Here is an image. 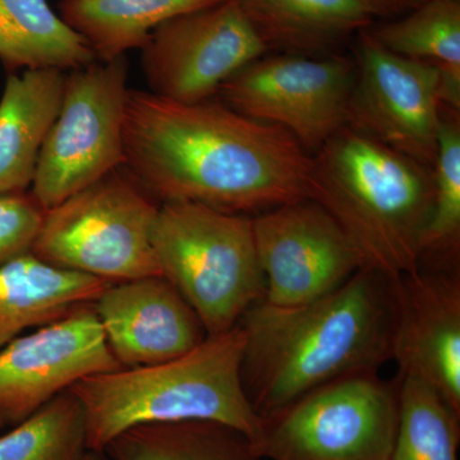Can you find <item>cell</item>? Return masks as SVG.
I'll use <instances>...</instances> for the list:
<instances>
[{"label":"cell","instance_id":"6da1fadb","mask_svg":"<svg viewBox=\"0 0 460 460\" xmlns=\"http://www.w3.org/2000/svg\"><path fill=\"white\" fill-rule=\"evenodd\" d=\"M122 168L160 205L256 215L311 199L313 154L281 127L215 98L172 102L128 89Z\"/></svg>","mask_w":460,"mask_h":460},{"label":"cell","instance_id":"7a4b0ae2","mask_svg":"<svg viewBox=\"0 0 460 460\" xmlns=\"http://www.w3.org/2000/svg\"><path fill=\"white\" fill-rule=\"evenodd\" d=\"M399 278L366 266L329 295L295 307L248 308L241 377L260 419L305 393L393 361Z\"/></svg>","mask_w":460,"mask_h":460},{"label":"cell","instance_id":"3957f363","mask_svg":"<svg viewBox=\"0 0 460 460\" xmlns=\"http://www.w3.org/2000/svg\"><path fill=\"white\" fill-rule=\"evenodd\" d=\"M313 157L311 199L337 220L365 265L396 278L416 271L434 168L348 126Z\"/></svg>","mask_w":460,"mask_h":460},{"label":"cell","instance_id":"277c9868","mask_svg":"<svg viewBox=\"0 0 460 460\" xmlns=\"http://www.w3.org/2000/svg\"><path fill=\"white\" fill-rule=\"evenodd\" d=\"M244 334L241 326L208 335L180 358L93 375L71 392L83 404L87 447L102 453L127 429L154 423L214 420L255 441L261 419L241 377Z\"/></svg>","mask_w":460,"mask_h":460},{"label":"cell","instance_id":"5b68a950","mask_svg":"<svg viewBox=\"0 0 460 460\" xmlns=\"http://www.w3.org/2000/svg\"><path fill=\"white\" fill-rule=\"evenodd\" d=\"M151 243L160 274L189 302L208 335L234 329L263 298L252 217L166 202L159 206Z\"/></svg>","mask_w":460,"mask_h":460},{"label":"cell","instance_id":"8992f818","mask_svg":"<svg viewBox=\"0 0 460 460\" xmlns=\"http://www.w3.org/2000/svg\"><path fill=\"white\" fill-rule=\"evenodd\" d=\"M159 206L120 166L47 210L31 253L109 283L162 275L151 243Z\"/></svg>","mask_w":460,"mask_h":460},{"label":"cell","instance_id":"52a82bcc","mask_svg":"<svg viewBox=\"0 0 460 460\" xmlns=\"http://www.w3.org/2000/svg\"><path fill=\"white\" fill-rule=\"evenodd\" d=\"M401 377L353 375L316 387L261 419L263 460H390Z\"/></svg>","mask_w":460,"mask_h":460},{"label":"cell","instance_id":"ba28073f","mask_svg":"<svg viewBox=\"0 0 460 460\" xmlns=\"http://www.w3.org/2000/svg\"><path fill=\"white\" fill-rule=\"evenodd\" d=\"M126 57L66 72L62 107L42 145L33 198L49 210L123 165Z\"/></svg>","mask_w":460,"mask_h":460},{"label":"cell","instance_id":"9c48e42d","mask_svg":"<svg viewBox=\"0 0 460 460\" xmlns=\"http://www.w3.org/2000/svg\"><path fill=\"white\" fill-rule=\"evenodd\" d=\"M354 80L356 62L348 58L262 56L217 96L238 113L286 129L314 155L347 127Z\"/></svg>","mask_w":460,"mask_h":460},{"label":"cell","instance_id":"30bf717a","mask_svg":"<svg viewBox=\"0 0 460 460\" xmlns=\"http://www.w3.org/2000/svg\"><path fill=\"white\" fill-rule=\"evenodd\" d=\"M443 111L435 66L387 50L368 30L358 32L348 127L434 168Z\"/></svg>","mask_w":460,"mask_h":460},{"label":"cell","instance_id":"8fae6325","mask_svg":"<svg viewBox=\"0 0 460 460\" xmlns=\"http://www.w3.org/2000/svg\"><path fill=\"white\" fill-rule=\"evenodd\" d=\"M266 51L238 0H224L162 23L142 48L141 66L150 93L199 102Z\"/></svg>","mask_w":460,"mask_h":460},{"label":"cell","instance_id":"7c38bea8","mask_svg":"<svg viewBox=\"0 0 460 460\" xmlns=\"http://www.w3.org/2000/svg\"><path fill=\"white\" fill-rule=\"evenodd\" d=\"M263 301L295 307L329 295L366 268L352 241L325 208L299 199L252 217Z\"/></svg>","mask_w":460,"mask_h":460},{"label":"cell","instance_id":"4fadbf2b","mask_svg":"<svg viewBox=\"0 0 460 460\" xmlns=\"http://www.w3.org/2000/svg\"><path fill=\"white\" fill-rule=\"evenodd\" d=\"M119 368L93 305H78L0 349V422L17 425L78 381Z\"/></svg>","mask_w":460,"mask_h":460},{"label":"cell","instance_id":"5bb4252c","mask_svg":"<svg viewBox=\"0 0 460 460\" xmlns=\"http://www.w3.org/2000/svg\"><path fill=\"white\" fill-rule=\"evenodd\" d=\"M393 361L399 376L432 387L460 416V271L419 268L399 278Z\"/></svg>","mask_w":460,"mask_h":460},{"label":"cell","instance_id":"9a60e30c","mask_svg":"<svg viewBox=\"0 0 460 460\" xmlns=\"http://www.w3.org/2000/svg\"><path fill=\"white\" fill-rule=\"evenodd\" d=\"M93 305L124 368L180 358L208 338L198 314L162 275L109 284Z\"/></svg>","mask_w":460,"mask_h":460},{"label":"cell","instance_id":"2e32d148","mask_svg":"<svg viewBox=\"0 0 460 460\" xmlns=\"http://www.w3.org/2000/svg\"><path fill=\"white\" fill-rule=\"evenodd\" d=\"M65 80L66 72L54 68L8 75L0 98V193L31 186L42 145L62 107Z\"/></svg>","mask_w":460,"mask_h":460},{"label":"cell","instance_id":"e0dca14e","mask_svg":"<svg viewBox=\"0 0 460 460\" xmlns=\"http://www.w3.org/2000/svg\"><path fill=\"white\" fill-rule=\"evenodd\" d=\"M109 281L66 270L33 255L17 257L0 268V349L25 330L40 328L93 304Z\"/></svg>","mask_w":460,"mask_h":460},{"label":"cell","instance_id":"ac0fdd59","mask_svg":"<svg viewBox=\"0 0 460 460\" xmlns=\"http://www.w3.org/2000/svg\"><path fill=\"white\" fill-rule=\"evenodd\" d=\"M266 50L323 56L354 32L370 29L365 0H238Z\"/></svg>","mask_w":460,"mask_h":460},{"label":"cell","instance_id":"d6986e66","mask_svg":"<svg viewBox=\"0 0 460 460\" xmlns=\"http://www.w3.org/2000/svg\"><path fill=\"white\" fill-rule=\"evenodd\" d=\"M224 0H60L59 16L83 36L100 62L142 49L151 33L172 17Z\"/></svg>","mask_w":460,"mask_h":460},{"label":"cell","instance_id":"ffe728a7","mask_svg":"<svg viewBox=\"0 0 460 460\" xmlns=\"http://www.w3.org/2000/svg\"><path fill=\"white\" fill-rule=\"evenodd\" d=\"M96 60L83 36L48 0H0V62L9 74L47 68L66 72Z\"/></svg>","mask_w":460,"mask_h":460},{"label":"cell","instance_id":"44dd1931","mask_svg":"<svg viewBox=\"0 0 460 460\" xmlns=\"http://www.w3.org/2000/svg\"><path fill=\"white\" fill-rule=\"evenodd\" d=\"M102 454L107 460H263L247 435L214 420L137 426Z\"/></svg>","mask_w":460,"mask_h":460},{"label":"cell","instance_id":"7402d4cb","mask_svg":"<svg viewBox=\"0 0 460 460\" xmlns=\"http://www.w3.org/2000/svg\"><path fill=\"white\" fill-rule=\"evenodd\" d=\"M367 30L387 50L435 66L444 107L460 111V2L428 0L402 20Z\"/></svg>","mask_w":460,"mask_h":460},{"label":"cell","instance_id":"603a6c76","mask_svg":"<svg viewBox=\"0 0 460 460\" xmlns=\"http://www.w3.org/2000/svg\"><path fill=\"white\" fill-rule=\"evenodd\" d=\"M434 202L422 242L420 269L460 271L459 111L444 107L434 165Z\"/></svg>","mask_w":460,"mask_h":460},{"label":"cell","instance_id":"cb8c5ba5","mask_svg":"<svg viewBox=\"0 0 460 460\" xmlns=\"http://www.w3.org/2000/svg\"><path fill=\"white\" fill-rule=\"evenodd\" d=\"M399 377L398 428L390 460H458L459 414L422 381Z\"/></svg>","mask_w":460,"mask_h":460},{"label":"cell","instance_id":"d4e9b609","mask_svg":"<svg viewBox=\"0 0 460 460\" xmlns=\"http://www.w3.org/2000/svg\"><path fill=\"white\" fill-rule=\"evenodd\" d=\"M87 452L86 417L71 390L0 436V460H84Z\"/></svg>","mask_w":460,"mask_h":460},{"label":"cell","instance_id":"484cf974","mask_svg":"<svg viewBox=\"0 0 460 460\" xmlns=\"http://www.w3.org/2000/svg\"><path fill=\"white\" fill-rule=\"evenodd\" d=\"M45 213L31 192L0 193V268L31 252Z\"/></svg>","mask_w":460,"mask_h":460},{"label":"cell","instance_id":"4316f807","mask_svg":"<svg viewBox=\"0 0 460 460\" xmlns=\"http://www.w3.org/2000/svg\"><path fill=\"white\" fill-rule=\"evenodd\" d=\"M366 4L376 16H393L402 12L419 7L425 0H365Z\"/></svg>","mask_w":460,"mask_h":460},{"label":"cell","instance_id":"83f0119b","mask_svg":"<svg viewBox=\"0 0 460 460\" xmlns=\"http://www.w3.org/2000/svg\"><path fill=\"white\" fill-rule=\"evenodd\" d=\"M84 460H107L105 459L104 454L93 452V450H89L86 456H84Z\"/></svg>","mask_w":460,"mask_h":460},{"label":"cell","instance_id":"f1b7e54d","mask_svg":"<svg viewBox=\"0 0 460 460\" xmlns=\"http://www.w3.org/2000/svg\"><path fill=\"white\" fill-rule=\"evenodd\" d=\"M3 428H4V425H3L2 422H0V429H2Z\"/></svg>","mask_w":460,"mask_h":460},{"label":"cell","instance_id":"f546056e","mask_svg":"<svg viewBox=\"0 0 460 460\" xmlns=\"http://www.w3.org/2000/svg\"><path fill=\"white\" fill-rule=\"evenodd\" d=\"M425 2H428V0H425ZM456 2H460V0H456Z\"/></svg>","mask_w":460,"mask_h":460}]
</instances>
